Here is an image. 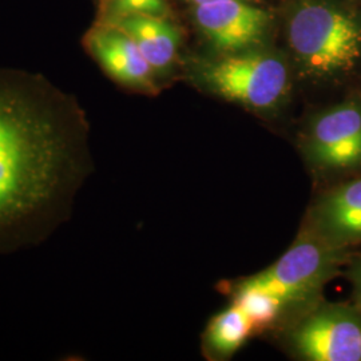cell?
Wrapping results in <instances>:
<instances>
[{
    "label": "cell",
    "instance_id": "obj_1",
    "mask_svg": "<svg viewBox=\"0 0 361 361\" xmlns=\"http://www.w3.org/2000/svg\"><path fill=\"white\" fill-rule=\"evenodd\" d=\"M92 171L83 109L42 74L0 67V256L71 219Z\"/></svg>",
    "mask_w": 361,
    "mask_h": 361
},
{
    "label": "cell",
    "instance_id": "obj_2",
    "mask_svg": "<svg viewBox=\"0 0 361 361\" xmlns=\"http://www.w3.org/2000/svg\"><path fill=\"white\" fill-rule=\"evenodd\" d=\"M288 42L298 65L313 77H332L361 58V20L337 6L300 0L286 20Z\"/></svg>",
    "mask_w": 361,
    "mask_h": 361
},
{
    "label": "cell",
    "instance_id": "obj_3",
    "mask_svg": "<svg viewBox=\"0 0 361 361\" xmlns=\"http://www.w3.org/2000/svg\"><path fill=\"white\" fill-rule=\"evenodd\" d=\"M195 77L207 91L258 111L274 109L289 90L284 59L255 49L204 61L197 66Z\"/></svg>",
    "mask_w": 361,
    "mask_h": 361
},
{
    "label": "cell",
    "instance_id": "obj_4",
    "mask_svg": "<svg viewBox=\"0 0 361 361\" xmlns=\"http://www.w3.org/2000/svg\"><path fill=\"white\" fill-rule=\"evenodd\" d=\"M341 249L313 228L305 229L273 265L240 285L264 289L286 307L308 302L335 276L343 258Z\"/></svg>",
    "mask_w": 361,
    "mask_h": 361
},
{
    "label": "cell",
    "instance_id": "obj_5",
    "mask_svg": "<svg viewBox=\"0 0 361 361\" xmlns=\"http://www.w3.org/2000/svg\"><path fill=\"white\" fill-rule=\"evenodd\" d=\"M292 347L310 361H361V313L343 305H324L293 329Z\"/></svg>",
    "mask_w": 361,
    "mask_h": 361
},
{
    "label": "cell",
    "instance_id": "obj_6",
    "mask_svg": "<svg viewBox=\"0 0 361 361\" xmlns=\"http://www.w3.org/2000/svg\"><path fill=\"white\" fill-rule=\"evenodd\" d=\"M304 153L317 168L361 165V104H338L316 116L304 140Z\"/></svg>",
    "mask_w": 361,
    "mask_h": 361
},
{
    "label": "cell",
    "instance_id": "obj_7",
    "mask_svg": "<svg viewBox=\"0 0 361 361\" xmlns=\"http://www.w3.org/2000/svg\"><path fill=\"white\" fill-rule=\"evenodd\" d=\"M193 11L195 25L225 54L255 49L271 23V13L247 0H219L195 6Z\"/></svg>",
    "mask_w": 361,
    "mask_h": 361
},
{
    "label": "cell",
    "instance_id": "obj_8",
    "mask_svg": "<svg viewBox=\"0 0 361 361\" xmlns=\"http://www.w3.org/2000/svg\"><path fill=\"white\" fill-rule=\"evenodd\" d=\"M83 47L119 86L143 94H155L159 85L154 70L126 32L98 22L83 38Z\"/></svg>",
    "mask_w": 361,
    "mask_h": 361
},
{
    "label": "cell",
    "instance_id": "obj_9",
    "mask_svg": "<svg viewBox=\"0 0 361 361\" xmlns=\"http://www.w3.org/2000/svg\"><path fill=\"white\" fill-rule=\"evenodd\" d=\"M102 22L118 27L134 40L158 79L173 68L178 55L180 35V30L166 16L130 15Z\"/></svg>",
    "mask_w": 361,
    "mask_h": 361
},
{
    "label": "cell",
    "instance_id": "obj_10",
    "mask_svg": "<svg viewBox=\"0 0 361 361\" xmlns=\"http://www.w3.org/2000/svg\"><path fill=\"white\" fill-rule=\"evenodd\" d=\"M312 228L336 245L361 241V178L323 197L313 210Z\"/></svg>",
    "mask_w": 361,
    "mask_h": 361
},
{
    "label": "cell",
    "instance_id": "obj_11",
    "mask_svg": "<svg viewBox=\"0 0 361 361\" xmlns=\"http://www.w3.org/2000/svg\"><path fill=\"white\" fill-rule=\"evenodd\" d=\"M255 328L235 304L219 312L207 325V348L221 357H231L253 335Z\"/></svg>",
    "mask_w": 361,
    "mask_h": 361
},
{
    "label": "cell",
    "instance_id": "obj_12",
    "mask_svg": "<svg viewBox=\"0 0 361 361\" xmlns=\"http://www.w3.org/2000/svg\"><path fill=\"white\" fill-rule=\"evenodd\" d=\"M233 304L245 313L255 328V332L274 323L286 308L279 297L264 289L244 285L237 286Z\"/></svg>",
    "mask_w": 361,
    "mask_h": 361
},
{
    "label": "cell",
    "instance_id": "obj_13",
    "mask_svg": "<svg viewBox=\"0 0 361 361\" xmlns=\"http://www.w3.org/2000/svg\"><path fill=\"white\" fill-rule=\"evenodd\" d=\"M166 0H107L104 20H111L130 15L166 16Z\"/></svg>",
    "mask_w": 361,
    "mask_h": 361
},
{
    "label": "cell",
    "instance_id": "obj_14",
    "mask_svg": "<svg viewBox=\"0 0 361 361\" xmlns=\"http://www.w3.org/2000/svg\"><path fill=\"white\" fill-rule=\"evenodd\" d=\"M350 281L353 284V295L357 304V310L361 313V259L350 269Z\"/></svg>",
    "mask_w": 361,
    "mask_h": 361
},
{
    "label": "cell",
    "instance_id": "obj_15",
    "mask_svg": "<svg viewBox=\"0 0 361 361\" xmlns=\"http://www.w3.org/2000/svg\"><path fill=\"white\" fill-rule=\"evenodd\" d=\"M189 3H192L194 7L195 6H201V4H207V3H213V1H219V0H188ZM247 1H253V0H247Z\"/></svg>",
    "mask_w": 361,
    "mask_h": 361
},
{
    "label": "cell",
    "instance_id": "obj_16",
    "mask_svg": "<svg viewBox=\"0 0 361 361\" xmlns=\"http://www.w3.org/2000/svg\"><path fill=\"white\" fill-rule=\"evenodd\" d=\"M106 1H107V0H104V3H106Z\"/></svg>",
    "mask_w": 361,
    "mask_h": 361
}]
</instances>
